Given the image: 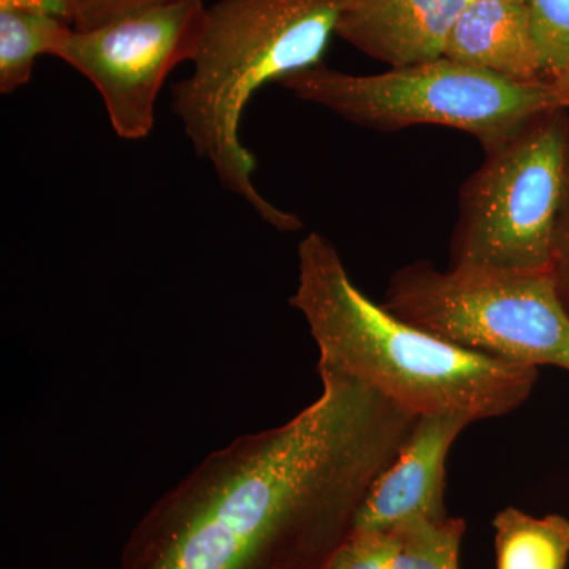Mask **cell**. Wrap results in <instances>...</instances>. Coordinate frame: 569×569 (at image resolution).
Instances as JSON below:
<instances>
[{
	"instance_id": "19",
	"label": "cell",
	"mask_w": 569,
	"mask_h": 569,
	"mask_svg": "<svg viewBox=\"0 0 569 569\" xmlns=\"http://www.w3.org/2000/svg\"><path fill=\"white\" fill-rule=\"evenodd\" d=\"M552 82L553 88L559 92L561 103H563L565 108H569V62L563 67V70L557 74L556 78L550 80Z\"/></svg>"
},
{
	"instance_id": "5",
	"label": "cell",
	"mask_w": 569,
	"mask_h": 569,
	"mask_svg": "<svg viewBox=\"0 0 569 569\" xmlns=\"http://www.w3.org/2000/svg\"><path fill=\"white\" fill-rule=\"evenodd\" d=\"M381 306L449 343L527 367L569 372V317L548 271L397 269Z\"/></svg>"
},
{
	"instance_id": "18",
	"label": "cell",
	"mask_w": 569,
	"mask_h": 569,
	"mask_svg": "<svg viewBox=\"0 0 569 569\" xmlns=\"http://www.w3.org/2000/svg\"><path fill=\"white\" fill-rule=\"evenodd\" d=\"M0 9L37 11L69 22L73 28L74 0H0Z\"/></svg>"
},
{
	"instance_id": "15",
	"label": "cell",
	"mask_w": 569,
	"mask_h": 569,
	"mask_svg": "<svg viewBox=\"0 0 569 569\" xmlns=\"http://www.w3.org/2000/svg\"><path fill=\"white\" fill-rule=\"evenodd\" d=\"M332 569H396L388 531L353 530L337 552Z\"/></svg>"
},
{
	"instance_id": "16",
	"label": "cell",
	"mask_w": 569,
	"mask_h": 569,
	"mask_svg": "<svg viewBox=\"0 0 569 569\" xmlns=\"http://www.w3.org/2000/svg\"><path fill=\"white\" fill-rule=\"evenodd\" d=\"M549 276L556 293L569 317V153L567 178L561 194L559 212L552 234V252H550Z\"/></svg>"
},
{
	"instance_id": "10",
	"label": "cell",
	"mask_w": 569,
	"mask_h": 569,
	"mask_svg": "<svg viewBox=\"0 0 569 569\" xmlns=\"http://www.w3.org/2000/svg\"><path fill=\"white\" fill-rule=\"evenodd\" d=\"M445 58L509 81H545L529 3L468 0L449 36Z\"/></svg>"
},
{
	"instance_id": "7",
	"label": "cell",
	"mask_w": 569,
	"mask_h": 569,
	"mask_svg": "<svg viewBox=\"0 0 569 569\" xmlns=\"http://www.w3.org/2000/svg\"><path fill=\"white\" fill-rule=\"evenodd\" d=\"M206 13L204 0L149 7L86 31L71 28L50 56L92 82L119 138L144 140L168 74L197 56Z\"/></svg>"
},
{
	"instance_id": "9",
	"label": "cell",
	"mask_w": 569,
	"mask_h": 569,
	"mask_svg": "<svg viewBox=\"0 0 569 569\" xmlns=\"http://www.w3.org/2000/svg\"><path fill=\"white\" fill-rule=\"evenodd\" d=\"M468 0H342L336 36L391 69L445 58Z\"/></svg>"
},
{
	"instance_id": "3",
	"label": "cell",
	"mask_w": 569,
	"mask_h": 569,
	"mask_svg": "<svg viewBox=\"0 0 569 569\" xmlns=\"http://www.w3.org/2000/svg\"><path fill=\"white\" fill-rule=\"evenodd\" d=\"M342 0H217L208 7L189 78L171 89V111L197 156L212 163L224 190L238 194L279 231L302 227L258 192L257 160L242 144L247 104L268 82L323 63Z\"/></svg>"
},
{
	"instance_id": "4",
	"label": "cell",
	"mask_w": 569,
	"mask_h": 569,
	"mask_svg": "<svg viewBox=\"0 0 569 569\" xmlns=\"http://www.w3.org/2000/svg\"><path fill=\"white\" fill-rule=\"evenodd\" d=\"M277 84L366 129L449 127L473 134L485 151L535 116L565 108L550 81H509L448 58L378 74L343 73L320 63Z\"/></svg>"
},
{
	"instance_id": "11",
	"label": "cell",
	"mask_w": 569,
	"mask_h": 569,
	"mask_svg": "<svg viewBox=\"0 0 569 569\" xmlns=\"http://www.w3.org/2000/svg\"><path fill=\"white\" fill-rule=\"evenodd\" d=\"M497 569H567L569 520L505 508L493 519Z\"/></svg>"
},
{
	"instance_id": "2",
	"label": "cell",
	"mask_w": 569,
	"mask_h": 569,
	"mask_svg": "<svg viewBox=\"0 0 569 569\" xmlns=\"http://www.w3.org/2000/svg\"><path fill=\"white\" fill-rule=\"evenodd\" d=\"M290 305L305 316L318 366L369 385L418 417L459 411L479 421L522 406L538 369L449 343L400 320L356 287L335 244L312 231L298 249Z\"/></svg>"
},
{
	"instance_id": "17",
	"label": "cell",
	"mask_w": 569,
	"mask_h": 569,
	"mask_svg": "<svg viewBox=\"0 0 569 569\" xmlns=\"http://www.w3.org/2000/svg\"><path fill=\"white\" fill-rule=\"evenodd\" d=\"M176 0H74L73 29L86 31L126 14Z\"/></svg>"
},
{
	"instance_id": "20",
	"label": "cell",
	"mask_w": 569,
	"mask_h": 569,
	"mask_svg": "<svg viewBox=\"0 0 569 569\" xmlns=\"http://www.w3.org/2000/svg\"><path fill=\"white\" fill-rule=\"evenodd\" d=\"M522 2H527V0H522Z\"/></svg>"
},
{
	"instance_id": "6",
	"label": "cell",
	"mask_w": 569,
	"mask_h": 569,
	"mask_svg": "<svg viewBox=\"0 0 569 569\" xmlns=\"http://www.w3.org/2000/svg\"><path fill=\"white\" fill-rule=\"evenodd\" d=\"M463 183L449 268L548 271L569 153L565 108L535 116Z\"/></svg>"
},
{
	"instance_id": "1",
	"label": "cell",
	"mask_w": 569,
	"mask_h": 569,
	"mask_svg": "<svg viewBox=\"0 0 569 569\" xmlns=\"http://www.w3.org/2000/svg\"><path fill=\"white\" fill-rule=\"evenodd\" d=\"M323 391L274 429L213 451L152 505L119 569H328L418 415L318 366Z\"/></svg>"
},
{
	"instance_id": "21",
	"label": "cell",
	"mask_w": 569,
	"mask_h": 569,
	"mask_svg": "<svg viewBox=\"0 0 569 569\" xmlns=\"http://www.w3.org/2000/svg\"><path fill=\"white\" fill-rule=\"evenodd\" d=\"M328 569H332V568H328Z\"/></svg>"
},
{
	"instance_id": "13",
	"label": "cell",
	"mask_w": 569,
	"mask_h": 569,
	"mask_svg": "<svg viewBox=\"0 0 569 569\" xmlns=\"http://www.w3.org/2000/svg\"><path fill=\"white\" fill-rule=\"evenodd\" d=\"M467 522L462 518H411L387 530L396 569H459Z\"/></svg>"
},
{
	"instance_id": "12",
	"label": "cell",
	"mask_w": 569,
	"mask_h": 569,
	"mask_svg": "<svg viewBox=\"0 0 569 569\" xmlns=\"http://www.w3.org/2000/svg\"><path fill=\"white\" fill-rule=\"evenodd\" d=\"M69 22L17 9H0V92L11 93L31 81L40 56H50Z\"/></svg>"
},
{
	"instance_id": "14",
	"label": "cell",
	"mask_w": 569,
	"mask_h": 569,
	"mask_svg": "<svg viewBox=\"0 0 569 569\" xmlns=\"http://www.w3.org/2000/svg\"><path fill=\"white\" fill-rule=\"evenodd\" d=\"M539 69L550 81L569 62V0H527Z\"/></svg>"
},
{
	"instance_id": "8",
	"label": "cell",
	"mask_w": 569,
	"mask_h": 569,
	"mask_svg": "<svg viewBox=\"0 0 569 569\" xmlns=\"http://www.w3.org/2000/svg\"><path fill=\"white\" fill-rule=\"evenodd\" d=\"M471 422L459 411L421 415L395 460L370 486L355 530L387 531L411 518L447 519L448 455Z\"/></svg>"
}]
</instances>
